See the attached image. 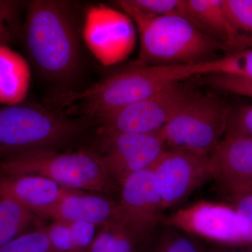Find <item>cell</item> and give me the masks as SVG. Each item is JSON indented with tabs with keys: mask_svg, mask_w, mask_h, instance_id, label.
I'll use <instances>...</instances> for the list:
<instances>
[{
	"mask_svg": "<svg viewBox=\"0 0 252 252\" xmlns=\"http://www.w3.org/2000/svg\"><path fill=\"white\" fill-rule=\"evenodd\" d=\"M22 31L28 55L41 74L54 80L72 77L79 65V42L67 2L30 1Z\"/></svg>",
	"mask_w": 252,
	"mask_h": 252,
	"instance_id": "6da1fadb",
	"label": "cell"
},
{
	"mask_svg": "<svg viewBox=\"0 0 252 252\" xmlns=\"http://www.w3.org/2000/svg\"><path fill=\"white\" fill-rule=\"evenodd\" d=\"M193 76V64L137 66L116 73L86 90L50 99V105L95 117L148 98Z\"/></svg>",
	"mask_w": 252,
	"mask_h": 252,
	"instance_id": "7a4b0ae2",
	"label": "cell"
},
{
	"mask_svg": "<svg viewBox=\"0 0 252 252\" xmlns=\"http://www.w3.org/2000/svg\"><path fill=\"white\" fill-rule=\"evenodd\" d=\"M140 34V59L150 65L192 64L211 61L224 50L218 41L178 15L131 19Z\"/></svg>",
	"mask_w": 252,
	"mask_h": 252,
	"instance_id": "3957f363",
	"label": "cell"
},
{
	"mask_svg": "<svg viewBox=\"0 0 252 252\" xmlns=\"http://www.w3.org/2000/svg\"><path fill=\"white\" fill-rule=\"evenodd\" d=\"M0 175L41 176L66 189L95 192L107 191L112 180L100 156L49 149L9 154L0 161Z\"/></svg>",
	"mask_w": 252,
	"mask_h": 252,
	"instance_id": "277c9868",
	"label": "cell"
},
{
	"mask_svg": "<svg viewBox=\"0 0 252 252\" xmlns=\"http://www.w3.org/2000/svg\"><path fill=\"white\" fill-rule=\"evenodd\" d=\"M232 110L214 94H194L162 129L165 145L210 154L228 129Z\"/></svg>",
	"mask_w": 252,
	"mask_h": 252,
	"instance_id": "5b68a950",
	"label": "cell"
},
{
	"mask_svg": "<svg viewBox=\"0 0 252 252\" xmlns=\"http://www.w3.org/2000/svg\"><path fill=\"white\" fill-rule=\"evenodd\" d=\"M77 131V124L51 109L22 103L0 110V149L11 154L49 149Z\"/></svg>",
	"mask_w": 252,
	"mask_h": 252,
	"instance_id": "8992f818",
	"label": "cell"
},
{
	"mask_svg": "<svg viewBox=\"0 0 252 252\" xmlns=\"http://www.w3.org/2000/svg\"><path fill=\"white\" fill-rule=\"evenodd\" d=\"M195 94L190 87L180 82L148 98L94 118L102 124V132L156 133Z\"/></svg>",
	"mask_w": 252,
	"mask_h": 252,
	"instance_id": "52a82bcc",
	"label": "cell"
},
{
	"mask_svg": "<svg viewBox=\"0 0 252 252\" xmlns=\"http://www.w3.org/2000/svg\"><path fill=\"white\" fill-rule=\"evenodd\" d=\"M152 170L164 210L183 201L202 184L213 179L210 154L185 149H165Z\"/></svg>",
	"mask_w": 252,
	"mask_h": 252,
	"instance_id": "ba28073f",
	"label": "cell"
},
{
	"mask_svg": "<svg viewBox=\"0 0 252 252\" xmlns=\"http://www.w3.org/2000/svg\"><path fill=\"white\" fill-rule=\"evenodd\" d=\"M84 43L93 56L105 67L128 57L135 46L133 21L124 12L105 4L86 11L82 28Z\"/></svg>",
	"mask_w": 252,
	"mask_h": 252,
	"instance_id": "9c48e42d",
	"label": "cell"
},
{
	"mask_svg": "<svg viewBox=\"0 0 252 252\" xmlns=\"http://www.w3.org/2000/svg\"><path fill=\"white\" fill-rule=\"evenodd\" d=\"M160 131L150 134L103 132L104 154L100 157L111 178L121 185L132 174L153 167L166 149Z\"/></svg>",
	"mask_w": 252,
	"mask_h": 252,
	"instance_id": "30bf717a",
	"label": "cell"
},
{
	"mask_svg": "<svg viewBox=\"0 0 252 252\" xmlns=\"http://www.w3.org/2000/svg\"><path fill=\"white\" fill-rule=\"evenodd\" d=\"M162 221L187 233L223 243L246 241L245 222L235 209L201 202L182 209Z\"/></svg>",
	"mask_w": 252,
	"mask_h": 252,
	"instance_id": "8fae6325",
	"label": "cell"
},
{
	"mask_svg": "<svg viewBox=\"0 0 252 252\" xmlns=\"http://www.w3.org/2000/svg\"><path fill=\"white\" fill-rule=\"evenodd\" d=\"M213 179L235 195L252 189V138L226 132L210 154Z\"/></svg>",
	"mask_w": 252,
	"mask_h": 252,
	"instance_id": "7c38bea8",
	"label": "cell"
},
{
	"mask_svg": "<svg viewBox=\"0 0 252 252\" xmlns=\"http://www.w3.org/2000/svg\"><path fill=\"white\" fill-rule=\"evenodd\" d=\"M121 186L122 216L140 229L153 231L165 210L154 185L152 167L129 176Z\"/></svg>",
	"mask_w": 252,
	"mask_h": 252,
	"instance_id": "4fadbf2b",
	"label": "cell"
},
{
	"mask_svg": "<svg viewBox=\"0 0 252 252\" xmlns=\"http://www.w3.org/2000/svg\"><path fill=\"white\" fill-rule=\"evenodd\" d=\"M38 217L65 222L102 225L122 215L119 203L97 195L74 190L57 203L34 212Z\"/></svg>",
	"mask_w": 252,
	"mask_h": 252,
	"instance_id": "5bb4252c",
	"label": "cell"
},
{
	"mask_svg": "<svg viewBox=\"0 0 252 252\" xmlns=\"http://www.w3.org/2000/svg\"><path fill=\"white\" fill-rule=\"evenodd\" d=\"M72 190L41 176L0 175V196L13 199L34 213Z\"/></svg>",
	"mask_w": 252,
	"mask_h": 252,
	"instance_id": "9a60e30c",
	"label": "cell"
},
{
	"mask_svg": "<svg viewBox=\"0 0 252 252\" xmlns=\"http://www.w3.org/2000/svg\"><path fill=\"white\" fill-rule=\"evenodd\" d=\"M185 18L198 31L220 43L228 54L236 51V35L223 0H185Z\"/></svg>",
	"mask_w": 252,
	"mask_h": 252,
	"instance_id": "2e32d148",
	"label": "cell"
},
{
	"mask_svg": "<svg viewBox=\"0 0 252 252\" xmlns=\"http://www.w3.org/2000/svg\"><path fill=\"white\" fill-rule=\"evenodd\" d=\"M31 82L27 60L9 45L0 46V104L6 107L22 104Z\"/></svg>",
	"mask_w": 252,
	"mask_h": 252,
	"instance_id": "e0dca14e",
	"label": "cell"
},
{
	"mask_svg": "<svg viewBox=\"0 0 252 252\" xmlns=\"http://www.w3.org/2000/svg\"><path fill=\"white\" fill-rule=\"evenodd\" d=\"M154 231L140 229L121 215L102 225L88 252H137Z\"/></svg>",
	"mask_w": 252,
	"mask_h": 252,
	"instance_id": "ac0fdd59",
	"label": "cell"
},
{
	"mask_svg": "<svg viewBox=\"0 0 252 252\" xmlns=\"http://www.w3.org/2000/svg\"><path fill=\"white\" fill-rule=\"evenodd\" d=\"M97 225L86 222L55 220L47 228L56 252H88L94 238Z\"/></svg>",
	"mask_w": 252,
	"mask_h": 252,
	"instance_id": "d6986e66",
	"label": "cell"
},
{
	"mask_svg": "<svg viewBox=\"0 0 252 252\" xmlns=\"http://www.w3.org/2000/svg\"><path fill=\"white\" fill-rule=\"evenodd\" d=\"M39 217L16 200L0 196V248L20 235L35 229Z\"/></svg>",
	"mask_w": 252,
	"mask_h": 252,
	"instance_id": "ffe728a7",
	"label": "cell"
},
{
	"mask_svg": "<svg viewBox=\"0 0 252 252\" xmlns=\"http://www.w3.org/2000/svg\"><path fill=\"white\" fill-rule=\"evenodd\" d=\"M195 76L226 74L252 79V49L227 54L223 57L194 64Z\"/></svg>",
	"mask_w": 252,
	"mask_h": 252,
	"instance_id": "44dd1931",
	"label": "cell"
},
{
	"mask_svg": "<svg viewBox=\"0 0 252 252\" xmlns=\"http://www.w3.org/2000/svg\"><path fill=\"white\" fill-rule=\"evenodd\" d=\"M117 4L131 19L171 15L185 18V0H122Z\"/></svg>",
	"mask_w": 252,
	"mask_h": 252,
	"instance_id": "7402d4cb",
	"label": "cell"
},
{
	"mask_svg": "<svg viewBox=\"0 0 252 252\" xmlns=\"http://www.w3.org/2000/svg\"><path fill=\"white\" fill-rule=\"evenodd\" d=\"M223 4L236 35V51L252 49V0H223Z\"/></svg>",
	"mask_w": 252,
	"mask_h": 252,
	"instance_id": "603a6c76",
	"label": "cell"
},
{
	"mask_svg": "<svg viewBox=\"0 0 252 252\" xmlns=\"http://www.w3.org/2000/svg\"><path fill=\"white\" fill-rule=\"evenodd\" d=\"M183 230L160 222L154 235L159 241V252H200L193 239Z\"/></svg>",
	"mask_w": 252,
	"mask_h": 252,
	"instance_id": "cb8c5ba5",
	"label": "cell"
},
{
	"mask_svg": "<svg viewBox=\"0 0 252 252\" xmlns=\"http://www.w3.org/2000/svg\"><path fill=\"white\" fill-rule=\"evenodd\" d=\"M0 252H56L47 228H36L14 239L0 248Z\"/></svg>",
	"mask_w": 252,
	"mask_h": 252,
	"instance_id": "d4e9b609",
	"label": "cell"
},
{
	"mask_svg": "<svg viewBox=\"0 0 252 252\" xmlns=\"http://www.w3.org/2000/svg\"><path fill=\"white\" fill-rule=\"evenodd\" d=\"M22 3L0 0V46L8 45L20 31V13Z\"/></svg>",
	"mask_w": 252,
	"mask_h": 252,
	"instance_id": "484cf974",
	"label": "cell"
},
{
	"mask_svg": "<svg viewBox=\"0 0 252 252\" xmlns=\"http://www.w3.org/2000/svg\"><path fill=\"white\" fill-rule=\"evenodd\" d=\"M206 76L207 83L215 89L252 98V79L226 74H210Z\"/></svg>",
	"mask_w": 252,
	"mask_h": 252,
	"instance_id": "4316f807",
	"label": "cell"
},
{
	"mask_svg": "<svg viewBox=\"0 0 252 252\" xmlns=\"http://www.w3.org/2000/svg\"><path fill=\"white\" fill-rule=\"evenodd\" d=\"M226 132L252 138V105L242 106L234 112L232 111Z\"/></svg>",
	"mask_w": 252,
	"mask_h": 252,
	"instance_id": "83f0119b",
	"label": "cell"
},
{
	"mask_svg": "<svg viewBox=\"0 0 252 252\" xmlns=\"http://www.w3.org/2000/svg\"><path fill=\"white\" fill-rule=\"evenodd\" d=\"M235 196L236 199L235 210L246 225L247 243H252V190H248Z\"/></svg>",
	"mask_w": 252,
	"mask_h": 252,
	"instance_id": "f1b7e54d",
	"label": "cell"
},
{
	"mask_svg": "<svg viewBox=\"0 0 252 252\" xmlns=\"http://www.w3.org/2000/svg\"><path fill=\"white\" fill-rule=\"evenodd\" d=\"M251 190H252V189H251Z\"/></svg>",
	"mask_w": 252,
	"mask_h": 252,
	"instance_id": "f546056e",
	"label": "cell"
}]
</instances>
